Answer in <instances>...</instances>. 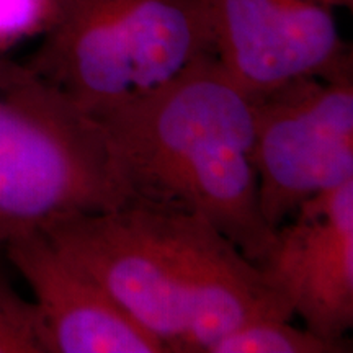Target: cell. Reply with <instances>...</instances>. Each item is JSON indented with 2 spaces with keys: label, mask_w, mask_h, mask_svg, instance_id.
Listing matches in <instances>:
<instances>
[{
  "label": "cell",
  "mask_w": 353,
  "mask_h": 353,
  "mask_svg": "<svg viewBox=\"0 0 353 353\" xmlns=\"http://www.w3.org/2000/svg\"><path fill=\"white\" fill-rule=\"evenodd\" d=\"M130 188L131 205L208 221L260 265L275 244L252 161L254 99L214 54L165 85L95 120Z\"/></svg>",
  "instance_id": "obj_1"
},
{
  "label": "cell",
  "mask_w": 353,
  "mask_h": 353,
  "mask_svg": "<svg viewBox=\"0 0 353 353\" xmlns=\"http://www.w3.org/2000/svg\"><path fill=\"white\" fill-rule=\"evenodd\" d=\"M128 205L130 188L99 123L0 51V249L52 219Z\"/></svg>",
  "instance_id": "obj_2"
},
{
  "label": "cell",
  "mask_w": 353,
  "mask_h": 353,
  "mask_svg": "<svg viewBox=\"0 0 353 353\" xmlns=\"http://www.w3.org/2000/svg\"><path fill=\"white\" fill-rule=\"evenodd\" d=\"M210 54L206 0H56L25 64L97 120Z\"/></svg>",
  "instance_id": "obj_3"
},
{
  "label": "cell",
  "mask_w": 353,
  "mask_h": 353,
  "mask_svg": "<svg viewBox=\"0 0 353 353\" xmlns=\"http://www.w3.org/2000/svg\"><path fill=\"white\" fill-rule=\"evenodd\" d=\"M252 161L267 224L353 180V77H301L255 95Z\"/></svg>",
  "instance_id": "obj_4"
},
{
  "label": "cell",
  "mask_w": 353,
  "mask_h": 353,
  "mask_svg": "<svg viewBox=\"0 0 353 353\" xmlns=\"http://www.w3.org/2000/svg\"><path fill=\"white\" fill-rule=\"evenodd\" d=\"M169 259L187 317V353H208L224 335L260 319L294 316L260 265L200 216L134 205Z\"/></svg>",
  "instance_id": "obj_5"
},
{
  "label": "cell",
  "mask_w": 353,
  "mask_h": 353,
  "mask_svg": "<svg viewBox=\"0 0 353 353\" xmlns=\"http://www.w3.org/2000/svg\"><path fill=\"white\" fill-rule=\"evenodd\" d=\"M165 352L187 353V317L170 262L134 205L74 213L39 229Z\"/></svg>",
  "instance_id": "obj_6"
},
{
  "label": "cell",
  "mask_w": 353,
  "mask_h": 353,
  "mask_svg": "<svg viewBox=\"0 0 353 353\" xmlns=\"http://www.w3.org/2000/svg\"><path fill=\"white\" fill-rule=\"evenodd\" d=\"M214 56L250 97L301 77H353L352 52L322 0H206Z\"/></svg>",
  "instance_id": "obj_7"
},
{
  "label": "cell",
  "mask_w": 353,
  "mask_h": 353,
  "mask_svg": "<svg viewBox=\"0 0 353 353\" xmlns=\"http://www.w3.org/2000/svg\"><path fill=\"white\" fill-rule=\"evenodd\" d=\"M260 267L304 327L347 341L353 325V180L304 201Z\"/></svg>",
  "instance_id": "obj_8"
},
{
  "label": "cell",
  "mask_w": 353,
  "mask_h": 353,
  "mask_svg": "<svg viewBox=\"0 0 353 353\" xmlns=\"http://www.w3.org/2000/svg\"><path fill=\"white\" fill-rule=\"evenodd\" d=\"M3 249L33 291L48 353H167L43 231L15 237Z\"/></svg>",
  "instance_id": "obj_9"
},
{
  "label": "cell",
  "mask_w": 353,
  "mask_h": 353,
  "mask_svg": "<svg viewBox=\"0 0 353 353\" xmlns=\"http://www.w3.org/2000/svg\"><path fill=\"white\" fill-rule=\"evenodd\" d=\"M350 345L294 327L288 319H260L224 335L208 353H345Z\"/></svg>",
  "instance_id": "obj_10"
},
{
  "label": "cell",
  "mask_w": 353,
  "mask_h": 353,
  "mask_svg": "<svg viewBox=\"0 0 353 353\" xmlns=\"http://www.w3.org/2000/svg\"><path fill=\"white\" fill-rule=\"evenodd\" d=\"M0 353H48L39 311L0 268Z\"/></svg>",
  "instance_id": "obj_11"
},
{
  "label": "cell",
  "mask_w": 353,
  "mask_h": 353,
  "mask_svg": "<svg viewBox=\"0 0 353 353\" xmlns=\"http://www.w3.org/2000/svg\"><path fill=\"white\" fill-rule=\"evenodd\" d=\"M54 7L56 0H0V51L20 39L46 32Z\"/></svg>",
  "instance_id": "obj_12"
},
{
  "label": "cell",
  "mask_w": 353,
  "mask_h": 353,
  "mask_svg": "<svg viewBox=\"0 0 353 353\" xmlns=\"http://www.w3.org/2000/svg\"><path fill=\"white\" fill-rule=\"evenodd\" d=\"M322 2L327 3V6L332 7V8H337V7H348V8H350L353 0H322Z\"/></svg>",
  "instance_id": "obj_13"
}]
</instances>
